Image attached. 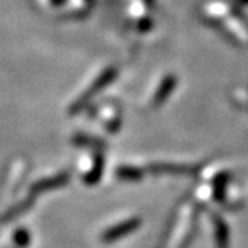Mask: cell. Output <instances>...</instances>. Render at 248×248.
<instances>
[{"label": "cell", "mask_w": 248, "mask_h": 248, "mask_svg": "<svg viewBox=\"0 0 248 248\" xmlns=\"http://www.w3.org/2000/svg\"><path fill=\"white\" fill-rule=\"evenodd\" d=\"M239 2H248V0H239Z\"/></svg>", "instance_id": "cell-1"}]
</instances>
